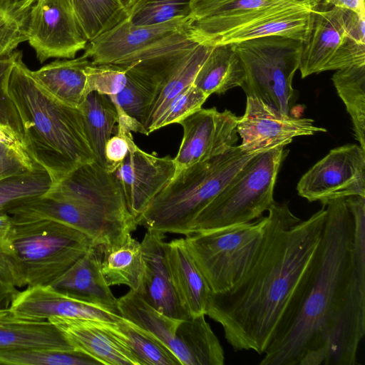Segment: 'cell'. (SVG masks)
Here are the masks:
<instances>
[{
	"instance_id": "6da1fadb",
	"label": "cell",
	"mask_w": 365,
	"mask_h": 365,
	"mask_svg": "<svg viewBox=\"0 0 365 365\" xmlns=\"http://www.w3.org/2000/svg\"><path fill=\"white\" fill-rule=\"evenodd\" d=\"M320 242L260 365H355L365 334V269L345 198L329 202Z\"/></svg>"
},
{
	"instance_id": "7a4b0ae2",
	"label": "cell",
	"mask_w": 365,
	"mask_h": 365,
	"mask_svg": "<svg viewBox=\"0 0 365 365\" xmlns=\"http://www.w3.org/2000/svg\"><path fill=\"white\" fill-rule=\"evenodd\" d=\"M259 253L245 275L230 289L211 293L207 313L223 328L236 351L262 354L309 267L321 240L326 208L302 221L288 202L268 209Z\"/></svg>"
},
{
	"instance_id": "3957f363",
	"label": "cell",
	"mask_w": 365,
	"mask_h": 365,
	"mask_svg": "<svg viewBox=\"0 0 365 365\" xmlns=\"http://www.w3.org/2000/svg\"><path fill=\"white\" fill-rule=\"evenodd\" d=\"M7 91L23 124L25 150L48 173L53 184L77 167L96 160L80 110L43 88L23 61L21 51L11 70Z\"/></svg>"
},
{
	"instance_id": "277c9868",
	"label": "cell",
	"mask_w": 365,
	"mask_h": 365,
	"mask_svg": "<svg viewBox=\"0 0 365 365\" xmlns=\"http://www.w3.org/2000/svg\"><path fill=\"white\" fill-rule=\"evenodd\" d=\"M44 195L61 200L64 224L85 234L95 245L118 242L138 227L115 175L96 160L73 170Z\"/></svg>"
},
{
	"instance_id": "5b68a950",
	"label": "cell",
	"mask_w": 365,
	"mask_h": 365,
	"mask_svg": "<svg viewBox=\"0 0 365 365\" xmlns=\"http://www.w3.org/2000/svg\"><path fill=\"white\" fill-rule=\"evenodd\" d=\"M257 153L235 145L174 175L137 219L138 225L162 233L190 234L198 214Z\"/></svg>"
},
{
	"instance_id": "8992f818",
	"label": "cell",
	"mask_w": 365,
	"mask_h": 365,
	"mask_svg": "<svg viewBox=\"0 0 365 365\" xmlns=\"http://www.w3.org/2000/svg\"><path fill=\"white\" fill-rule=\"evenodd\" d=\"M284 147L256 153L198 214L190 234L247 223L261 217L274 200V188Z\"/></svg>"
},
{
	"instance_id": "52a82bcc",
	"label": "cell",
	"mask_w": 365,
	"mask_h": 365,
	"mask_svg": "<svg viewBox=\"0 0 365 365\" xmlns=\"http://www.w3.org/2000/svg\"><path fill=\"white\" fill-rule=\"evenodd\" d=\"M232 44L244 69L241 88L246 96L292 115L296 99L292 81L299 67L303 41L273 35Z\"/></svg>"
},
{
	"instance_id": "ba28073f",
	"label": "cell",
	"mask_w": 365,
	"mask_h": 365,
	"mask_svg": "<svg viewBox=\"0 0 365 365\" xmlns=\"http://www.w3.org/2000/svg\"><path fill=\"white\" fill-rule=\"evenodd\" d=\"M7 237L28 287L51 284L95 245L78 230L48 220L13 222Z\"/></svg>"
},
{
	"instance_id": "9c48e42d",
	"label": "cell",
	"mask_w": 365,
	"mask_h": 365,
	"mask_svg": "<svg viewBox=\"0 0 365 365\" xmlns=\"http://www.w3.org/2000/svg\"><path fill=\"white\" fill-rule=\"evenodd\" d=\"M267 217L186 236L189 251L211 292L226 291L254 263L264 235Z\"/></svg>"
},
{
	"instance_id": "30bf717a",
	"label": "cell",
	"mask_w": 365,
	"mask_h": 365,
	"mask_svg": "<svg viewBox=\"0 0 365 365\" xmlns=\"http://www.w3.org/2000/svg\"><path fill=\"white\" fill-rule=\"evenodd\" d=\"M322 0H190L187 36L197 43H232L237 35L269 18L296 10L316 11Z\"/></svg>"
},
{
	"instance_id": "8fae6325",
	"label": "cell",
	"mask_w": 365,
	"mask_h": 365,
	"mask_svg": "<svg viewBox=\"0 0 365 365\" xmlns=\"http://www.w3.org/2000/svg\"><path fill=\"white\" fill-rule=\"evenodd\" d=\"M362 65H365V17L336 6L319 8L312 31L303 42L301 77Z\"/></svg>"
},
{
	"instance_id": "7c38bea8",
	"label": "cell",
	"mask_w": 365,
	"mask_h": 365,
	"mask_svg": "<svg viewBox=\"0 0 365 365\" xmlns=\"http://www.w3.org/2000/svg\"><path fill=\"white\" fill-rule=\"evenodd\" d=\"M297 190L323 206L335 199L365 197V150L356 144L331 150L300 178Z\"/></svg>"
},
{
	"instance_id": "4fadbf2b",
	"label": "cell",
	"mask_w": 365,
	"mask_h": 365,
	"mask_svg": "<svg viewBox=\"0 0 365 365\" xmlns=\"http://www.w3.org/2000/svg\"><path fill=\"white\" fill-rule=\"evenodd\" d=\"M27 41L40 63L73 58L88 43L66 0L35 1L29 16Z\"/></svg>"
},
{
	"instance_id": "5bb4252c",
	"label": "cell",
	"mask_w": 365,
	"mask_h": 365,
	"mask_svg": "<svg viewBox=\"0 0 365 365\" xmlns=\"http://www.w3.org/2000/svg\"><path fill=\"white\" fill-rule=\"evenodd\" d=\"M239 117L229 110L200 108L181 120L183 135L178 153L173 158L175 174L198 162L226 152L238 140Z\"/></svg>"
},
{
	"instance_id": "9a60e30c",
	"label": "cell",
	"mask_w": 365,
	"mask_h": 365,
	"mask_svg": "<svg viewBox=\"0 0 365 365\" xmlns=\"http://www.w3.org/2000/svg\"><path fill=\"white\" fill-rule=\"evenodd\" d=\"M236 129L242 139L240 147L249 153L285 147L295 137L327 131L314 125L312 119L283 115L252 96H247L245 111Z\"/></svg>"
},
{
	"instance_id": "2e32d148",
	"label": "cell",
	"mask_w": 365,
	"mask_h": 365,
	"mask_svg": "<svg viewBox=\"0 0 365 365\" xmlns=\"http://www.w3.org/2000/svg\"><path fill=\"white\" fill-rule=\"evenodd\" d=\"M187 29V18L140 26L126 17L89 41L83 55L95 64L124 65L163 39Z\"/></svg>"
},
{
	"instance_id": "e0dca14e",
	"label": "cell",
	"mask_w": 365,
	"mask_h": 365,
	"mask_svg": "<svg viewBox=\"0 0 365 365\" xmlns=\"http://www.w3.org/2000/svg\"><path fill=\"white\" fill-rule=\"evenodd\" d=\"M129 150L113 173L120 182L128 208L135 220L175 173L173 158L149 154L137 146L132 135ZM137 222V221H136Z\"/></svg>"
},
{
	"instance_id": "ac0fdd59",
	"label": "cell",
	"mask_w": 365,
	"mask_h": 365,
	"mask_svg": "<svg viewBox=\"0 0 365 365\" xmlns=\"http://www.w3.org/2000/svg\"><path fill=\"white\" fill-rule=\"evenodd\" d=\"M9 310L16 318L34 321L63 317L113 324L123 318L104 307L61 292L50 285L31 286L19 291Z\"/></svg>"
},
{
	"instance_id": "d6986e66",
	"label": "cell",
	"mask_w": 365,
	"mask_h": 365,
	"mask_svg": "<svg viewBox=\"0 0 365 365\" xmlns=\"http://www.w3.org/2000/svg\"><path fill=\"white\" fill-rule=\"evenodd\" d=\"M178 60L174 53H161L122 65L127 68V82L120 93L109 96L115 106L145 127L160 86Z\"/></svg>"
},
{
	"instance_id": "ffe728a7",
	"label": "cell",
	"mask_w": 365,
	"mask_h": 365,
	"mask_svg": "<svg viewBox=\"0 0 365 365\" xmlns=\"http://www.w3.org/2000/svg\"><path fill=\"white\" fill-rule=\"evenodd\" d=\"M165 237L164 233L147 230L140 242L144 275L139 294L161 314L183 320L190 316L180 304L173 284L165 254Z\"/></svg>"
},
{
	"instance_id": "44dd1931",
	"label": "cell",
	"mask_w": 365,
	"mask_h": 365,
	"mask_svg": "<svg viewBox=\"0 0 365 365\" xmlns=\"http://www.w3.org/2000/svg\"><path fill=\"white\" fill-rule=\"evenodd\" d=\"M66 336L75 349L106 365H139L131 351L110 331L108 323L63 317L48 319Z\"/></svg>"
},
{
	"instance_id": "7402d4cb",
	"label": "cell",
	"mask_w": 365,
	"mask_h": 365,
	"mask_svg": "<svg viewBox=\"0 0 365 365\" xmlns=\"http://www.w3.org/2000/svg\"><path fill=\"white\" fill-rule=\"evenodd\" d=\"M164 249L173 284L182 307L191 317L206 315L212 292L185 239L165 242Z\"/></svg>"
},
{
	"instance_id": "603a6c76",
	"label": "cell",
	"mask_w": 365,
	"mask_h": 365,
	"mask_svg": "<svg viewBox=\"0 0 365 365\" xmlns=\"http://www.w3.org/2000/svg\"><path fill=\"white\" fill-rule=\"evenodd\" d=\"M101 246L93 245L51 287L93 304L104 307L119 314L118 299L106 282L101 269Z\"/></svg>"
},
{
	"instance_id": "cb8c5ba5",
	"label": "cell",
	"mask_w": 365,
	"mask_h": 365,
	"mask_svg": "<svg viewBox=\"0 0 365 365\" xmlns=\"http://www.w3.org/2000/svg\"><path fill=\"white\" fill-rule=\"evenodd\" d=\"M118 309L123 318L165 345L181 365H192L190 357L177 339L176 330L181 320L161 314L148 304L138 292L130 289L118 299Z\"/></svg>"
},
{
	"instance_id": "d4e9b609",
	"label": "cell",
	"mask_w": 365,
	"mask_h": 365,
	"mask_svg": "<svg viewBox=\"0 0 365 365\" xmlns=\"http://www.w3.org/2000/svg\"><path fill=\"white\" fill-rule=\"evenodd\" d=\"M91 62L83 55L71 59H56L32 71V74L49 94L78 108L87 96L86 68Z\"/></svg>"
},
{
	"instance_id": "484cf974",
	"label": "cell",
	"mask_w": 365,
	"mask_h": 365,
	"mask_svg": "<svg viewBox=\"0 0 365 365\" xmlns=\"http://www.w3.org/2000/svg\"><path fill=\"white\" fill-rule=\"evenodd\" d=\"M26 349L75 350L63 332L48 320L21 319L11 314L0 320V351Z\"/></svg>"
},
{
	"instance_id": "4316f807",
	"label": "cell",
	"mask_w": 365,
	"mask_h": 365,
	"mask_svg": "<svg viewBox=\"0 0 365 365\" xmlns=\"http://www.w3.org/2000/svg\"><path fill=\"white\" fill-rule=\"evenodd\" d=\"M101 248V269L108 285H126L140 293L144 275L141 243L130 234L118 242Z\"/></svg>"
},
{
	"instance_id": "83f0119b",
	"label": "cell",
	"mask_w": 365,
	"mask_h": 365,
	"mask_svg": "<svg viewBox=\"0 0 365 365\" xmlns=\"http://www.w3.org/2000/svg\"><path fill=\"white\" fill-rule=\"evenodd\" d=\"M244 80L242 63L233 45L230 43L212 47L192 84L210 96L241 87Z\"/></svg>"
},
{
	"instance_id": "f1b7e54d",
	"label": "cell",
	"mask_w": 365,
	"mask_h": 365,
	"mask_svg": "<svg viewBox=\"0 0 365 365\" xmlns=\"http://www.w3.org/2000/svg\"><path fill=\"white\" fill-rule=\"evenodd\" d=\"M78 108L95 160L108 170L105 147L116 133L118 113L115 106L109 96L93 91L87 94Z\"/></svg>"
},
{
	"instance_id": "f546056e",
	"label": "cell",
	"mask_w": 365,
	"mask_h": 365,
	"mask_svg": "<svg viewBox=\"0 0 365 365\" xmlns=\"http://www.w3.org/2000/svg\"><path fill=\"white\" fill-rule=\"evenodd\" d=\"M212 46L195 43L175 64L160 87L150 107L145 124L149 130L167 104L181 91L193 83L195 76Z\"/></svg>"
},
{
	"instance_id": "4dcf8cb0",
	"label": "cell",
	"mask_w": 365,
	"mask_h": 365,
	"mask_svg": "<svg viewBox=\"0 0 365 365\" xmlns=\"http://www.w3.org/2000/svg\"><path fill=\"white\" fill-rule=\"evenodd\" d=\"M205 317L190 316L181 320L176 330L177 339L192 365H223V349Z\"/></svg>"
},
{
	"instance_id": "1f68e13d",
	"label": "cell",
	"mask_w": 365,
	"mask_h": 365,
	"mask_svg": "<svg viewBox=\"0 0 365 365\" xmlns=\"http://www.w3.org/2000/svg\"><path fill=\"white\" fill-rule=\"evenodd\" d=\"M331 81L350 115L355 138L365 150V65L337 70Z\"/></svg>"
},
{
	"instance_id": "d6a6232c",
	"label": "cell",
	"mask_w": 365,
	"mask_h": 365,
	"mask_svg": "<svg viewBox=\"0 0 365 365\" xmlns=\"http://www.w3.org/2000/svg\"><path fill=\"white\" fill-rule=\"evenodd\" d=\"M110 331L136 357L139 365H181L175 354L160 340L122 318L108 323Z\"/></svg>"
},
{
	"instance_id": "836d02e7",
	"label": "cell",
	"mask_w": 365,
	"mask_h": 365,
	"mask_svg": "<svg viewBox=\"0 0 365 365\" xmlns=\"http://www.w3.org/2000/svg\"><path fill=\"white\" fill-rule=\"evenodd\" d=\"M88 42L128 16L120 0H66Z\"/></svg>"
},
{
	"instance_id": "e575fe53",
	"label": "cell",
	"mask_w": 365,
	"mask_h": 365,
	"mask_svg": "<svg viewBox=\"0 0 365 365\" xmlns=\"http://www.w3.org/2000/svg\"><path fill=\"white\" fill-rule=\"evenodd\" d=\"M53 185L48 173L36 165L0 179V211L28 198L44 195Z\"/></svg>"
},
{
	"instance_id": "d590c367",
	"label": "cell",
	"mask_w": 365,
	"mask_h": 365,
	"mask_svg": "<svg viewBox=\"0 0 365 365\" xmlns=\"http://www.w3.org/2000/svg\"><path fill=\"white\" fill-rule=\"evenodd\" d=\"M36 0H0V58L27 41L30 10Z\"/></svg>"
},
{
	"instance_id": "8d00e7d4",
	"label": "cell",
	"mask_w": 365,
	"mask_h": 365,
	"mask_svg": "<svg viewBox=\"0 0 365 365\" xmlns=\"http://www.w3.org/2000/svg\"><path fill=\"white\" fill-rule=\"evenodd\" d=\"M0 364L98 365L101 363L76 349H26L0 351Z\"/></svg>"
},
{
	"instance_id": "74e56055",
	"label": "cell",
	"mask_w": 365,
	"mask_h": 365,
	"mask_svg": "<svg viewBox=\"0 0 365 365\" xmlns=\"http://www.w3.org/2000/svg\"><path fill=\"white\" fill-rule=\"evenodd\" d=\"M190 12V0H134L127 18L135 26H152L187 18Z\"/></svg>"
},
{
	"instance_id": "f35d334b",
	"label": "cell",
	"mask_w": 365,
	"mask_h": 365,
	"mask_svg": "<svg viewBox=\"0 0 365 365\" xmlns=\"http://www.w3.org/2000/svg\"><path fill=\"white\" fill-rule=\"evenodd\" d=\"M26 285L24 269L7 233H0V309L9 308L17 288Z\"/></svg>"
},
{
	"instance_id": "ab89813d",
	"label": "cell",
	"mask_w": 365,
	"mask_h": 365,
	"mask_svg": "<svg viewBox=\"0 0 365 365\" xmlns=\"http://www.w3.org/2000/svg\"><path fill=\"white\" fill-rule=\"evenodd\" d=\"M209 96L193 84L175 96L165 107L149 130V134L161 128L178 123L202 108Z\"/></svg>"
},
{
	"instance_id": "60d3db41",
	"label": "cell",
	"mask_w": 365,
	"mask_h": 365,
	"mask_svg": "<svg viewBox=\"0 0 365 365\" xmlns=\"http://www.w3.org/2000/svg\"><path fill=\"white\" fill-rule=\"evenodd\" d=\"M86 94L98 92L108 96L122 91L127 82V68L122 65L91 62L86 68Z\"/></svg>"
},
{
	"instance_id": "b9f144b4",
	"label": "cell",
	"mask_w": 365,
	"mask_h": 365,
	"mask_svg": "<svg viewBox=\"0 0 365 365\" xmlns=\"http://www.w3.org/2000/svg\"><path fill=\"white\" fill-rule=\"evenodd\" d=\"M36 165L26 154L0 142V179L24 172Z\"/></svg>"
},
{
	"instance_id": "7bdbcfd3",
	"label": "cell",
	"mask_w": 365,
	"mask_h": 365,
	"mask_svg": "<svg viewBox=\"0 0 365 365\" xmlns=\"http://www.w3.org/2000/svg\"><path fill=\"white\" fill-rule=\"evenodd\" d=\"M131 133L116 130L108 140L105 147V156L108 171L114 173L121 164L129 150L128 138Z\"/></svg>"
},
{
	"instance_id": "ee69618b",
	"label": "cell",
	"mask_w": 365,
	"mask_h": 365,
	"mask_svg": "<svg viewBox=\"0 0 365 365\" xmlns=\"http://www.w3.org/2000/svg\"><path fill=\"white\" fill-rule=\"evenodd\" d=\"M322 5H329L350 10L365 17L364 0H324Z\"/></svg>"
},
{
	"instance_id": "f6af8a7d",
	"label": "cell",
	"mask_w": 365,
	"mask_h": 365,
	"mask_svg": "<svg viewBox=\"0 0 365 365\" xmlns=\"http://www.w3.org/2000/svg\"><path fill=\"white\" fill-rule=\"evenodd\" d=\"M0 142L6 143L27 155L21 143L9 129L0 125ZM29 156V155H28Z\"/></svg>"
},
{
	"instance_id": "bcb514c9",
	"label": "cell",
	"mask_w": 365,
	"mask_h": 365,
	"mask_svg": "<svg viewBox=\"0 0 365 365\" xmlns=\"http://www.w3.org/2000/svg\"><path fill=\"white\" fill-rule=\"evenodd\" d=\"M12 225L11 215L5 211H0V233H8Z\"/></svg>"
},
{
	"instance_id": "7dc6e473",
	"label": "cell",
	"mask_w": 365,
	"mask_h": 365,
	"mask_svg": "<svg viewBox=\"0 0 365 365\" xmlns=\"http://www.w3.org/2000/svg\"><path fill=\"white\" fill-rule=\"evenodd\" d=\"M10 315L9 308L0 309V320L6 319Z\"/></svg>"
},
{
	"instance_id": "c3c4849f",
	"label": "cell",
	"mask_w": 365,
	"mask_h": 365,
	"mask_svg": "<svg viewBox=\"0 0 365 365\" xmlns=\"http://www.w3.org/2000/svg\"><path fill=\"white\" fill-rule=\"evenodd\" d=\"M133 1L134 0H120V1L125 7L126 9L130 6V5L133 3Z\"/></svg>"
},
{
	"instance_id": "681fc988",
	"label": "cell",
	"mask_w": 365,
	"mask_h": 365,
	"mask_svg": "<svg viewBox=\"0 0 365 365\" xmlns=\"http://www.w3.org/2000/svg\"><path fill=\"white\" fill-rule=\"evenodd\" d=\"M322 1H323V2H324V0H322Z\"/></svg>"
}]
</instances>
